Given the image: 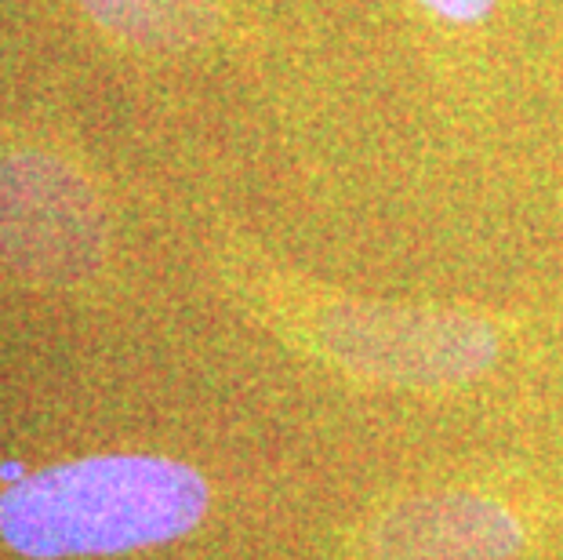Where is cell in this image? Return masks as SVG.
Masks as SVG:
<instances>
[{
  "instance_id": "obj_1",
  "label": "cell",
  "mask_w": 563,
  "mask_h": 560,
  "mask_svg": "<svg viewBox=\"0 0 563 560\" xmlns=\"http://www.w3.org/2000/svg\"><path fill=\"white\" fill-rule=\"evenodd\" d=\"M208 514V484L161 455H91L41 470L0 498V535L33 560L113 557L172 542Z\"/></svg>"
},
{
  "instance_id": "obj_2",
  "label": "cell",
  "mask_w": 563,
  "mask_h": 560,
  "mask_svg": "<svg viewBox=\"0 0 563 560\" xmlns=\"http://www.w3.org/2000/svg\"><path fill=\"white\" fill-rule=\"evenodd\" d=\"M106 211L95 186L47 150L0 157V262L44 288H77L106 259Z\"/></svg>"
},
{
  "instance_id": "obj_3",
  "label": "cell",
  "mask_w": 563,
  "mask_h": 560,
  "mask_svg": "<svg viewBox=\"0 0 563 560\" xmlns=\"http://www.w3.org/2000/svg\"><path fill=\"white\" fill-rule=\"evenodd\" d=\"M320 342L345 372L393 386H454L487 372L498 336L459 309L339 303L320 320Z\"/></svg>"
},
{
  "instance_id": "obj_4",
  "label": "cell",
  "mask_w": 563,
  "mask_h": 560,
  "mask_svg": "<svg viewBox=\"0 0 563 560\" xmlns=\"http://www.w3.org/2000/svg\"><path fill=\"white\" fill-rule=\"evenodd\" d=\"M520 546V520L470 492L404 498L371 524L378 560H509Z\"/></svg>"
},
{
  "instance_id": "obj_5",
  "label": "cell",
  "mask_w": 563,
  "mask_h": 560,
  "mask_svg": "<svg viewBox=\"0 0 563 560\" xmlns=\"http://www.w3.org/2000/svg\"><path fill=\"white\" fill-rule=\"evenodd\" d=\"M84 15L135 52H186L219 26L214 0H80Z\"/></svg>"
},
{
  "instance_id": "obj_6",
  "label": "cell",
  "mask_w": 563,
  "mask_h": 560,
  "mask_svg": "<svg viewBox=\"0 0 563 560\" xmlns=\"http://www.w3.org/2000/svg\"><path fill=\"white\" fill-rule=\"evenodd\" d=\"M415 4L454 26H481L484 19H490L498 0H415Z\"/></svg>"
}]
</instances>
